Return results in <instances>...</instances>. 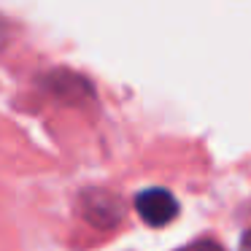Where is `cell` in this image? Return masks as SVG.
Masks as SVG:
<instances>
[{
  "instance_id": "cell-1",
  "label": "cell",
  "mask_w": 251,
  "mask_h": 251,
  "mask_svg": "<svg viewBox=\"0 0 251 251\" xmlns=\"http://www.w3.org/2000/svg\"><path fill=\"white\" fill-rule=\"evenodd\" d=\"M135 211L149 227H165V224H170L178 216V200H176L168 189L151 186V189L138 192Z\"/></svg>"
},
{
  "instance_id": "cell-2",
  "label": "cell",
  "mask_w": 251,
  "mask_h": 251,
  "mask_svg": "<svg viewBox=\"0 0 251 251\" xmlns=\"http://www.w3.org/2000/svg\"><path fill=\"white\" fill-rule=\"evenodd\" d=\"M81 211H84V219L100 229H108L114 224H119L122 213H125L122 202L114 195H108V192H87L81 197Z\"/></svg>"
},
{
  "instance_id": "cell-3",
  "label": "cell",
  "mask_w": 251,
  "mask_h": 251,
  "mask_svg": "<svg viewBox=\"0 0 251 251\" xmlns=\"http://www.w3.org/2000/svg\"><path fill=\"white\" fill-rule=\"evenodd\" d=\"M178 251H224V249L213 238H200V240H195V243L184 246V249H178Z\"/></svg>"
},
{
  "instance_id": "cell-4",
  "label": "cell",
  "mask_w": 251,
  "mask_h": 251,
  "mask_svg": "<svg viewBox=\"0 0 251 251\" xmlns=\"http://www.w3.org/2000/svg\"><path fill=\"white\" fill-rule=\"evenodd\" d=\"M240 251H251V229L243 232V240H240Z\"/></svg>"
}]
</instances>
